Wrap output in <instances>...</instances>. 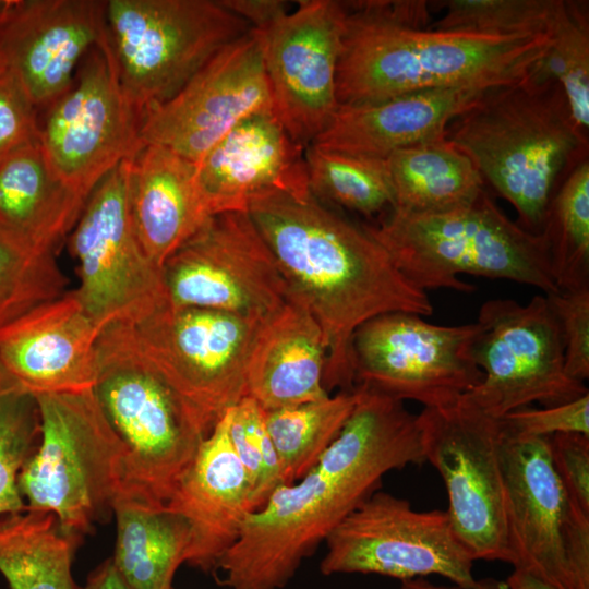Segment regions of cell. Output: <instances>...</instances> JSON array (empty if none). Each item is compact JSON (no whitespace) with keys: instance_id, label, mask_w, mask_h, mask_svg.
<instances>
[{"instance_id":"7c38bea8","label":"cell","mask_w":589,"mask_h":589,"mask_svg":"<svg viewBox=\"0 0 589 589\" xmlns=\"http://www.w3.org/2000/svg\"><path fill=\"white\" fill-rule=\"evenodd\" d=\"M131 159L94 188L71 231L80 279L75 291L101 329L113 323L136 324L169 305L163 271L147 257L133 228Z\"/></svg>"},{"instance_id":"5b68a950","label":"cell","mask_w":589,"mask_h":589,"mask_svg":"<svg viewBox=\"0 0 589 589\" xmlns=\"http://www.w3.org/2000/svg\"><path fill=\"white\" fill-rule=\"evenodd\" d=\"M365 227L400 273L426 292H471L473 286L459 274L508 279L544 294L558 291L544 232L510 220L485 190L473 202L442 212L392 208L378 224Z\"/></svg>"},{"instance_id":"f35d334b","label":"cell","mask_w":589,"mask_h":589,"mask_svg":"<svg viewBox=\"0 0 589 589\" xmlns=\"http://www.w3.org/2000/svg\"><path fill=\"white\" fill-rule=\"evenodd\" d=\"M544 296L560 325L565 372L585 383L589 377V287Z\"/></svg>"},{"instance_id":"ba28073f","label":"cell","mask_w":589,"mask_h":589,"mask_svg":"<svg viewBox=\"0 0 589 589\" xmlns=\"http://www.w3.org/2000/svg\"><path fill=\"white\" fill-rule=\"evenodd\" d=\"M105 15L120 85L143 117L252 28L213 0H108Z\"/></svg>"},{"instance_id":"f1b7e54d","label":"cell","mask_w":589,"mask_h":589,"mask_svg":"<svg viewBox=\"0 0 589 589\" xmlns=\"http://www.w3.org/2000/svg\"><path fill=\"white\" fill-rule=\"evenodd\" d=\"M384 160L396 209L447 211L473 202L484 191L476 165L445 139L395 151Z\"/></svg>"},{"instance_id":"f6af8a7d","label":"cell","mask_w":589,"mask_h":589,"mask_svg":"<svg viewBox=\"0 0 589 589\" xmlns=\"http://www.w3.org/2000/svg\"><path fill=\"white\" fill-rule=\"evenodd\" d=\"M399 589H507L505 581L494 578H484L477 580L472 587L465 588L460 586H438L428 581L423 577L402 580Z\"/></svg>"},{"instance_id":"603a6c76","label":"cell","mask_w":589,"mask_h":589,"mask_svg":"<svg viewBox=\"0 0 589 589\" xmlns=\"http://www.w3.org/2000/svg\"><path fill=\"white\" fill-rule=\"evenodd\" d=\"M304 149L274 112L237 124L195 164L199 185L213 214L248 212L251 199L264 192L311 193Z\"/></svg>"},{"instance_id":"5bb4252c","label":"cell","mask_w":589,"mask_h":589,"mask_svg":"<svg viewBox=\"0 0 589 589\" xmlns=\"http://www.w3.org/2000/svg\"><path fill=\"white\" fill-rule=\"evenodd\" d=\"M324 576L375 574L402 580L438 575L469 588L473 557L446 510L419 512L401 497L376 491L326 537Z\"/></svg>"},{"instance_id":"4fadbf2b","label":"cell","mask_w":589,"mask_h":589,"mask_svg":"<svg viewBox=\"0 0 589 589\" xmlns=\"http://www.w3.org/2000/svg\"><path fill=\"white\" fill-rule=\"evenodd\" d=\"M477 324L472 356L483 380L467 395L492 417L534 402L553 407L589 393L565 372L560 325L544 294L526 304L488 300Z\"/></svg>"},{"instance_id":"8d00e7d4","label":"cell","mask_w":589,"mask_h":589,"mask_svg":"<svg viewBox=\"0 0 589 589\" xmlns=\"http://www.w3.org/2000/svg\"><path fill=\"white\" fill-rule=\"evenodd\" d=\"M562 0H448L429 27L509 36L553 32Z\"/></svg>"},{"instance_id":"d6a6232c","label":"cell","mask_w":589,"mask_h":589,"mask_svg":"<svg viewBox=\"0 0 589 589\" xmlns=\"http://www.w3.org/2000/svg\"><path fill=\"white\" fill-rule=\"evenodd\" d=\"M557 290L589 287V161H579L555 192L542 229Z\"/></svg>"},{"instance_id":"cb8c5ba5","label":"cell","mask_w":589,"mask_h":589,"mask_svg":"<svg viewBox=\"0 0 589 589\" xmlns=\"http://www.w3.org/2000/svg\"><path fill=\"white\" fill-rule=\"evenodd\" d=\"M485 91L434 88L373 104L339 105L312 145L383 159L401 148L444 140L448 124L474 105Z\"/></svg>"},{"instance_id":"e575fe53","label":"cell","mask_w":589,"mask_h":589,"mask_svg":"<svg viewBox=\"0 0 589 589\" xmlns=\"http://www.w3.org/2000/svg\"><path fill=\"white\" fill-rule=\"evenodd\" d=\"M39 433L35 396L0 363V517L26 509L19 476L37 447Z\"/></svg>"},{"instance_id":"4316f807","label":"cell","mask_w":589,"mask_h":589,"mask_svg":"<svg viewBox=\"0 0 589 589\" xmlns=\"http://www.w3.org/2000/svg\"><path fill=\"white\" fill-rule=\"evenodd\" d=\"M86 200L52 170L39 141L0 159V232L28 250L55 253Z\"/></svg>"},{"instance_id":"bcb514c9","label":"cell","mask_w":589,"mask_h":589,"mask_svg":"<svg viewBox=\"0 0 589 589\" xmlns=\"http://www.w3.org/2000/svg\"><path fill=\"white\" fill-rule=\"evenodd\" d=\"M507 589H558L545 580L531 573L514 568L513 573L505 580Z\"/></svg>"},{"instance_id":"3957f363","label":"cell","mask_w":589,"mask_h":589,"mask_svg":"<svg viewBox=\"0 0 589 589\" xmlns=\"http://www.w3.org/2000/svg\"><path fill=\"white\" fill-rule=\"evenodd\" d=\"M346 8L339 105L434 88L508 85L530 74L553 43V32L496 36L434 29L428 26L426 1H357Z\"/></svg>"},{"instance_id":"7dc6e473","label":"cell","mask_w":589,"mask_h":589,"mask_svg":"<svg viewBox=\"0 0 589 589\" xmlns=\"http://www.w3.org/2000/svg\"><path fill=\"white\" fill-rule=\"evenodd\" d=\"M9 0H0V19L2 17Z\"/></svg>"},{"instance_id":"836d02e7","label":"cell","mask_w":589,"mask_h":589,"mask_svg":"<svg viewBox=\"0 0 589 589\" xmlns=\"http://www.w3.org/2000/svg\"><path fill=\"white\" fill-rule=\"evenodd\" d=\"M534 71L556 81L566 96L573 119L588 137L589 130V14L588 2L562 0L553 43Z\"/></svg>"},{"instance_id":"7a4b0ae2","label":"cell","mask_w":589,"mask_h":589,"mask_svg":"<svg viewBox=\"0 0 589 589\" xmlns=\"http://www.w3.org/2000/svg\"><path fill=\"white\" fill-rule=\"evenodd\" d=\"M248 213L278 263L289 297L306 306L323 332L329 394L354 387L351 345L361 325L392 312L433 314L428 292L400 273L365 225L312 193L264 192L251 199Z\"/></svg>"},{"instance_id":"f546056e","label":"cell","mask_w":589,"mask_h":589,"mask_svg":"<svg viewBox=\"0 0 589 589\" xmlns=\"http://www.w3.org/2000/svg\"><path fill=\"white\" fill-rule=\"evenodd\" d=\"M81 537L64 532L51 513L0 517V573L11 589H81L71 567Z\"/></svg>"},{"instance_id":"2e32d148","label":"cell","mask_w":589,"mask_h":589,"mask_svg":"<svg viewBox=\"0 0 589 589\" xmlns=\"http://www.w3.org/2000/svg\"><path fill=\"white\" fill-rule=\"evenodd\" d=\"M143 119L122 91L105 35L80 63L72 86L46 108L39 143L58 177L87 199L144 146Z\"/></svg>"},{"instance_id":"ee69618b","label":"cell","mask_w":589,"mask_h":589,"mask_svg":"<svg viewBox=\"0 0 589 589\" xmlns=\"http://www.w3.org/2000/svg\"><path fill=\"white\" fill-rule=\"evenodd\" d=\"M83 589H132L117 569L112 558L106 560L87 577Z\"/></svg>"},{"instance_id":"ffe728a7","label":"cell","mask_w":589,"mask_h":589,"mask_svg":"<svg viewBox=\"0 0 589 589\" xmlns=\"http://www.w3.org/2000/svg\"><path fill=\"white\" fill-rule=\"evenodd\" d=\"M106 1L9 0L0 19V67L38 108L73 84L84 57L106 35Z\"/></svg>"},{"instance_id":"83f0119b","label":"cell","mask_w":589,"mask_h":589,"mask_svg":"<svg viewBox=\"0 0 589 589\" xmlns=\"http://www.w3.org/2000/svg\"><path fill=\"white\" fill-rule=\"evenodd\" d=\"M117 542L112 561L132 589H173L178 567L185 563L191 528L181 515L125 496L112 504Z\"/></svg>"},{"instance_id":"60d3db41","label":"cell","mask_w":589,"mask_h":589,"mask_svg":"<svg viewBox=\"0 0 589 589\" xmlns=\"http://www.w3.org/2000/svg\"><path fill=\"white\" fill-rule=\"evenodd\" d=\"M38 108L17 79L0 69V159L39 141Z\"/></svg>"},{"instance_id":"52a82bcc","label":"cell","mask_w":589,"mask_h":589,"mask_svg":"<svg viewBox=\"0 0 589 589\" xmlns=\"http://www.w3.org/2000/svg\"><path fill=\"white\" fill-rule=\"evenodd\" d=\"M39 445L19 476L26 510L56 516L60 528L81 537L121 492L124 446L93 389L35 396Z\"/></svg>"},{"instance_id":"277c9868","label":"cell","mask_w":589,"mask_h":589,"mask_svg":"<svg viewBox=\"0 0 589 589\" xmlns=\"http://www.w3.org/2000/svg\"><path fill=\"white\" fill-rule=\"evenodd\" d=\"M445 140L465 153L483 179L517 211L520 226L540 233L558 180L587 158L561 85L534 69L486 89L447 127Z\"/></svg>"},{"instance_id":"9a60e30c","label":"cell","mask_w":589,"mask_h":589,"mask_svg":"<svg viewBox=\"0 0 589 589\" xmlns=\"http://www.w3.org/2000/svg\"><path fill=\"white\" fill-rule=\"evenodd\" d=\"M477 322L445 326L407 312L378 315L352 337L353 384L425 407L448 406L483 380L472 348Z\"/></svg>"},{"instance_id":"9c48e42d","label":"cell","mask_w":589,"mask_h":589,"mask_svg":"<svg viewBox=\"0 0 589 589\" xmlns=\"http://www.w3.org/2000/svg\"><path fill=\"white\" fill-rule=\"evenodd\" d=\"M264 320L168 305L129 327L140 353L211 432L248 396L249 357Z\"/></svg>"},{"instance_id":"d590c367","label":"cell","mask_w":589,"mask_h":589,"mask_svg":"<svg viewBox=\"0 0 589 589\" xmlns=\"http://www.w3.org/2000/svg\"><path fill=\"white\" fill-rule=\"evenodd\" d=\"M55 253L28 250L0 232V329L64 293Z\"/></svg>"},{"instance_id":"1f68e13d","label":"cell","mask_w":589,"mask_h":589,"mask_svg":"<svg viewBox=\"0 0 589 589\" xmlns=\"http://www.w3.org/2000/svg\"><path fill=\"white\" fill-rule=\"evenodd\" d=\"M311 193L323 202L366 217L388 212L394 191L384 158L326 151L312 144L304 149Z\"/></svg>"},{"instance_id":"44dd1931","label":"cell","mask_w":589,"mask_h":589,"mask_svg":"<svg viewBox=\"0 0 589 589\" xmlns=\"http://www.w3.org/2000/svg\"><path fill=\"white\" fill-rule=\"evenodd\" d=\"M101 328L74 290L0 329V363L34 396L93 389Z\"/></svg>"},{"instance_id":"b9f144b4","label":"cell","mask_w":589,"mask_h":589,"mask_svg":"<svg viewBox=\"0 0 589 589\" xmlns=\"http://www.w3.org/2000/svg\"><path fill=\"white\" fill-rule=\"evenodd\" d=\"M550 455L570 500L589 514V436L557 433L549 437Z\"/></svg>"},{"instance_id":"4dcf8cb0","label":"cell","mask_w":589,"mask_h":589,"mask_svg":"<svg viewBox=\"0 0 589 589\" xmlns=\"http://www.w3.org/2000/svg\"><path fill=\"white\" fill-rule=\"evenodd\" d=\"M359 397L358 387L323 399L266 411L265 423L277 453L283 485L301 479L336 440Z\"/></svg>"},{"instance_id":"ac0fdd59","label":"cell","mask_w":589,"mask_h":589,"mask_svg":"<svg viewBox=\"0 0 589 589\" xmlns=\"http://www.w3.org/2000/svg\"><path fill=\"white\" fill-rule=\"evenodd\" d=\"M262 112H273V100L262 35L251 28L147 112L140 136L144 145L163 146L196 164L237 124Z\"/></svg>"},{"instance_id":"7402d4cb","label":"cell","mask_w":589,"mask_h":589,"mask_svg":"<svg viewBox=\"0 0 589 589\" xmlns=\"http://www.w3.org/2000/svg\"><path fill=\"white\" fill-rule=\"evenodd\" d=\"M252 484L229 438V410L201 443L165 507L188 521L191 543L185 563L217 570L254 512Z\"/></svg>"},{"instance_id":"484cf974","label":"cell","mask_w":589,"mask_h":589,"mask_svg":"<svg viewBox=\"0 0 589 589\" xmlns=\"http://www.w3.org/2000/svg\"><path fill=\"white\" fill-rule=\"evenodd\" d=\"M327 349L323 332L304 306L289 297L264 320L247 371L248 396L265 410L323 399Z\"/></svg>"},{"instance_id":"7bdbcfd3","label":"cell","mask_w":589,"mask_h":589,"mask_svg":"<svg viewBox=\"0 0 589 589\" xmlns=\"http://www.w3.org/2000/svg\"><path fill=\"white\" fill-rule=\"evenodd\" d=\"M220 3L257 31L269 28L289 12L287 2L280 0H220Z\"/></svg>"},{"instance_id":"6da1fadb","label":"cell","mask_w":589,"mask_h":589,"mask_svg":"<svg viewBox=\"0 0 589 589\" xmlns=\"http://www.w3.org/2000/svg\"><path fill=\"white\" fill-rule=\"evenodd\" d=\"M356 387L351 414L317 462L247 517L217 568L229 589L285 588L386 473L425 462L418 416L401 400Z\"/></svg>"},{"instance_id":"30bf717a","label":"cell","mask_w":589,"mask_h":589,"mask_svg":"<svg viewBox=\"0 0 589 589\" xmlns=\"http://www.w3.org/2000/svg\"><path fill=\"white\" fill-rule=\"evenodd\" d=\"M501 458L510 564L558 589H589V514L555 472L549 437L502 426Z\"/></svg>"},{"instance_id":"74e56055","label":"cell","mask_w":589,"mask_h":589,"mask_svg":"<svg viewBox=\"0 0 589 589\" xmlns=\"http://www.w3.org/2000/svg\"><path fill=\"white\" fill-rule=\"evenodd\" d=\"M265 413L250 396L229 410V438L252 484L254 512L283 485L280 464L266 429Z\"/></svg>"},{"instance_id":"c3c4849f","label":"cell","mask_w":589,"mask_h":589,"mask_svg":"<svg viewBox=\"0 0 589 589\" xmlns=\"http://www.w3.org/2000/svg\"><path fill=\"white\" fill-rule=\"evenodd\" d=\"M0 69H1V67H0Z\"/></svg>"},{"instance_id":"e0dca14e","label":"cell","mask_w":589,"mask_h":589,"mask_svg":"<svg viewBox=\"0 0 589 589\" xmlns=\"http://www.w3.org/2000/svg\"><path fill=\"white\" fill-rule=\"evenodd\" d=\"M161 271L173 308L266 318L289 299L278 263L248 212L209 218Z\"/></svg>"},{"instance_id":"ab89813d","label":"cell","mask_w":589,"mask_h":589,"mask_svg":"<svg viewBox=\"0 0 589 589\" xmlns=\"http://www.w3.org/2000/svg\"><path fill=\"white\" fill-rule=\"evenodd\" d=\"M503 429L520 436L550 437L557 433L589 436V393L553 407H524L500 419Z\"/></svg>"},{"instance_id":"d4e9b609","label":"cell","mask_w":589,"mask_h":589,"mask_svg":"<svg viewBox=\"0 0 589 589\" xmlns=\"http://www.w3.org/2000/svg\"><path fill=\"white\" fill-rule=\"evenodd\" d=\"M129 203L137 240L159 268L215 216L199 185L195 164L153 144L131 159Z\"/></svg>"},{"instance_id":"8fae6325","label":"cell","mask_w":589,"mask_h":589,"mask_svg":"<svg viewBox=\"0 0 589 589\" xmlns=\"http://www.w3.org/2000/svg\"><path fill=\"white\" fill-rule=\"evenodd\" d=\"M425 461L441 474L453 529L473 560L510 564L502 425L468 395L417 414Z\"/></svg>"},{"instance_id":"d6986e66","label":"cell","mask_w":589,"mask_h":589,"mask_svg":"<svg viewBox=\"0 0 589 589\" xmlns=\"http://www.w3.org/2000/svg\"><path fill=\"white\" fill-rule=\"evenodd\" d=\"M346 14L344 2L303 0L259 31L273 112L304 147L327 128L339 107L336 76Z\"/></svg>"},{"instance_id":"8992f818","label":"cell","mask_w":589,"mask_h":589,"mask_svg":"<svg viewBox=\"0 0 589 589\" xmlns=\"http://www.w3.org/2000/svg\"><path fill=\"white\" fill-rule=\"evenodd\" d=\"M97 363L93 393L125 449L119 495L165 507L209 432L140 353L129 324L101 329Z\"/></svg>"}]
</instances>
